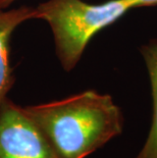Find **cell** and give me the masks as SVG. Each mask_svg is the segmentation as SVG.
<instances>
[{"mask_svg": "<svg viewBox=\"0 0 157 158\" xmlns=\"http://www.w3.org/2000/svg\"><path fill=\"white\" fill-rule=\"evenodd\" d=\"M57 158H87L122 135L125 115L108 94L86 90L24 106Z\"/></svg>", "mask_w": 157, "mask_h": 158, "instance_id": "obj_1", "label": "cell"}, {"mask_svg": "<svg viewBox=\"0 0 157 158\" xmlns=\"http://www.w3.org/2000/svg\"><path fill=\"white\" fill-rule=\"evenodd\" d=\"M36 19L48 23L56 56L65 72L76 68L94 36L125 16L128 0H108L93 4L85 0H47L35 7Z\"/></svg>", "mask_w": 157, "mask_h": 158, "instance_id": "obj_2", "label": "cell"}, {"mask_svg": "<svg viewBox=\"0 0 157 158\" xmlns=\"http://www.w3.org/2000/svg\"><path fill=\"white\" fill-rule=\"evenodd\" d=\"M0 158H57L24 107L9 98L0 105Z\"/></svg>", "mask_w": 157, "mask_h": 158, "instance_id": "obj_3", "label": "cell"}, {"mask_svg": "<svg viewBox=\"0 0 157 158\" xmlns=\"http://www.w3.org/2000/svg\"><path fill=\"white\" fill-rule=\"evenodd\" d=\"M36 19V9L21 6L12 9H0V105L7 98L14 84L10 65V39L14 30L29 19Z\"/></svg>", "mask_w": 157, "mask_h": 158, "instance_id": "obj_4", "label": "cell"}, {"mask_svg": "<svg viewBox=\"0 0 157 158\" xmlns=\"http://www.w3.org/2000/svg\"><path fill=\"white\" fill-rule=\"evenodd\" d=\"M148 73L152 97V118L148 135L142 149L135 158H157V39L140 48Z\"/></svg>", "mask_w": 157, "mask_h": 158, "instance_id": "obj_5", "label": "cell"}, {"mask_svg": "<svg viewBox=\"0 0 157 158\" xmlns=\"http://www.w3.org/2000/svg\"><path fill=\"white\" fill-rule=\"evenodd\" d=\"M134 8L140 7H152L157 5V0H128Z\"/></svg>", "mask_w": 157, "mask_h": 158, "instance_id": "obj_6", "label": "cell"}, {"mask_svg": "<svg viewBox=\"0 0 157 158\" xmlns=\"http://www.w3.org/2000/svg\"><path fill=\"white\" fill-rule=\"evenodd\" d=\"M16 0H0V9H6Z\"/></svg>", "mask_w": 157, "mask_h": 158, "instance_id": "obj_7", "label": "cell"}]
</instances>
